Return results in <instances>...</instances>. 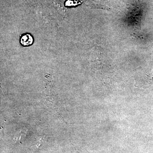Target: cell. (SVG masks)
<instances>
[{"label": "cell", "instance_id": "obj_1", "mask_svg": "<svg viewBox=\"0 0 153 153\" xmlns=\"http://www.w3.org/2000/svg\"><path fill=\"white\" fill-rule=\"evenodd\" d=\"M20 42L23 46L27 47V46H30L33 44V37L30 34H25L21 38Z\"/></svg>", "mask_w": 153, "mask_h": 153}]
</instances>
